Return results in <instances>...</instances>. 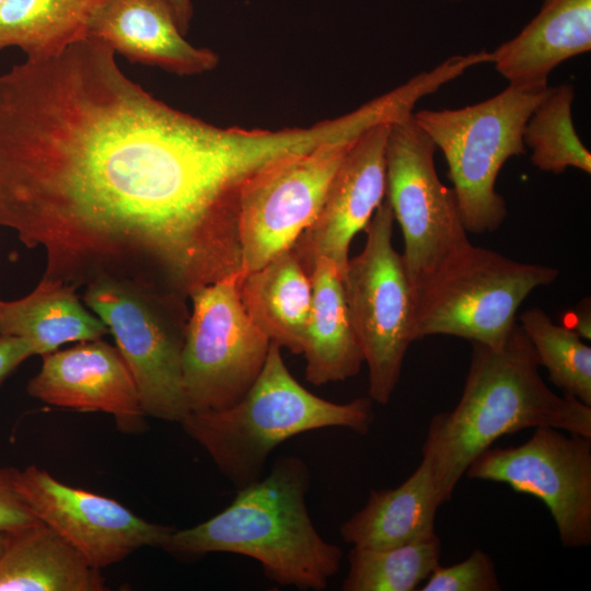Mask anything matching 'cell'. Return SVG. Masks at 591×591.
I'll return each instance as SVG.
<instances>
[{
    "instance_id": "13",
    "label": "cell",
    "mask_w": 591,
    "mask_h": 591,
    "mask_svg": "<svg viewBox=\"0 0 591 591\" xmlns=\"http://www.w3.org/2000/svg\"><path fill=\"white\" fill-rule=\"evenodd\" d=\"M14 483L34 514L100 570L141 547H161L175 530L148 522L112 498L66 485L34 465L16 468Z\"/></svg>"
},
{
    "instance_id": "32",
    "label": "cell",
    "mask_w": 591,
    "mask_h": 591,
    "mask_svg": "<svg viewBox=\"0 0 591 591\" xmlns=\"http://www.w3.org/2000/svg\"><path fill=\"white\" fill-rule=\"evenodd\" d=\"M12 533L0 532V556L5 551Z\"/></svg>"
},
{
    "instance_id": "25",
    "label": "cell",
    "mask_w": 591,
    "mask_h": 591,
    "mask_svg": "<svg viewBox=\"0 0 591 591\" xmlns=\"http://www.w3.org/2000/svg\"><path fill=\"white\" fill-rule=\"evenodd\" d=\"M573 99L571 84L549 86L525 124L523 142L532 150V164L541 171L560 174L575 167L591 173V153L572 121Z\"/></svg>"
},
{
    "instance_id": "3",
    "label": "cell",
    "mask_w": 591,
    "mask_h": 591,
    "mask_svg": "<svg viewBox=\"0 0 591 591\" xmlns=\"http://www.w3.org/2000/svg\"><path fill=\"white\" fill-rule=\"evenodd\" d=\"M310 471L296 455L237 488L232 502L195 526L174 530L161 548L177 556L233 553L257 560L281 586L323 590L337 573L343 551L316 531L306 507Z\"/></svg>"
},
{
    "instance_id": "11",
    "label": "cell",
    "mask_w": 591,
    "mask_h": 591,
    "mask_svg": "<svg viewBox=\"0 0 591 591\" xmlns=\"http://www.w3.org/2000/svg\"><path fill=\"white\" fill-rule=\"evenodd\" d=\"M355 140H331L286 157L248 182L239 216L242 276L292 247L317 216Z\"/></svg>"
},
{
    "instance_id": "28",
    "label": "cell",
    "mask_w": 591,
    "mask_h": 591,
    "mask_svg": "<svg viewBox=\"0 0 591 591\" xmlns=\"http://www.w3.org/2000/svg\"><path fill=\"white\" fill-rule=\"evenodd\" d=\"M16 468H0V532L15 533L43 522L24 502L16 490Z\"/></svg>"
},
{
    "instance_id": "22",
    "label": "cell",
    "mask_w": 591,
    "mask_h": 591,
    "mask_svg": "<svg viewBox=\"0 0 591 591\" xmlns=\"http://www.w3.org/2000/svg\"><path fill=\"white\" fill-rule=\"evenodd\" d=\"M106 333L105 323L83 308L74 288L56 279L43 278L26 297L1 305L0 334L25 339L34 355L50 354L69 341L99 339Z\"/></svg>"
},
{
    "instance_id": "1",
    "label": "cell",
    "mask_w": 591,
    "mask_h": 591,
    "mask_svg": "<svg viewBox=\"0 0 591 591\" xmlns=\"http://www.w3.org/2000/svg\"><path fill=\"white\" fill-rule=\"evenodd\" d=\"M260 165L251 129L154 97L95 38L0 73V225L45 252L44 278L189 298L236 270Z\"/></svg>"
},
{
    "instance_id": "16",
    "label": "cell",
    "mask_w": 591,
    "mask_h": 591,
    "mask_svg": "<svg viewBox=\"0 0 591 591\" xmlns=\"http://www.w3.org/2000/svg\"><path fill=\"white\" fill-rule=\"evenodd\" d=\"M88 37L130 60L187 77L213 70L219 56L192 45L181 32L170 0H106Z\"/></svg>"
},
{
    "instance_id": "19",
    "label": "cell",
    "mask_w": 591,
    "mask_h": 591,
    "mask_svg": "<svg viewBox=\"0 0 591 591\" xmlns=\"http://www.w3.org/2000/svg\"><path fill=\"white\" fill-rule=\"evenodd\" d=\"M441 505L432 472L421 461L399 486L371 490L364 507L343 523L340 535L359 548L405 544L434 532Z\"/></svg>"
},
{
    "instance_id": "24",
    "label": "cell",
    "mask_w": 591,
    "mask_h": 591,
    "mask_svg": "<svg viewBox=\"0 0 591 591\" xmlns=\"http://www.w3.org/2000/svg\"><path fill=\"white\" fill-rule=\"evenodd\" d=\"M441 542L436 532L387 548L352 547L345 591H414L440 565Z\"/></svg>"
},
{
    "instance_id": "34",
    "label": "cell",
    "mask_w": 591,
    "mask_h": 591,
    "mask_svg": "<svg viewBox=\"0 0 591 591\" xmlns=\"http://www.w3.org/2000/svg\"><path fill=\"white\" fill-rule=\"evenodd\" d=\"M2 1H3V0H0V4H1Z\"/></svg>"
},
{
    "instance_id": "26",
    "label": "cell",
    "mask_w": 591,
    "mask_h": 591,
    "mask_svg": "<svg viewBox=\"0 0 591 591\" xmlns=\"http://www.w3.org/2000/svg\"><path fill=\"white\" fill-rule=\"evenodd\" d=\"M519 325L549 380L591 406V347L572 328L555 324L540 308L524 311Z\"/></svg>"
},
{
    "instance_id": "20",
    "label": "cell",
    "mask_w": 591,
    "mask_h": 591,
    "mask_svg": "<svg viewBox=\"0 0 591 591\" xmlns=\"http://www.w3.org/2000/svg\"><path fill=\"white\" fill-rule=\"evenodd\" d=\"M240 292L247 315L267 338L301 354L312 285L294 252L287 250L242 276Z\"/></svg>"
},
{
    "instance_id": "30",
    "label": "cell",
    "mask_w": 591,
    "mask_h": 591,
    "mask_svg": "<svg viewBox=\"0 0 591 591\" xmlns=\"http://www.w3.org/2000/svg\"><path fill=\"white\" fill-rule=\"evenodd\" d=\"M170 3L181 32L186 35L194 15L193 0H170Z\"/></svg>"
},
{
    "instance_id": "15",
    "label": "cell",
    "mask_w": 591,
    "mask_h": 591,
    "mask_svg": "<svg viewBox=\"0 0 591 591\" xmlns=\"http://www.w3.org/2000/svg\"><path fill=\"white\" fill-rule=\"evenodd\" d=\"M27 392L53 406L111 414L117 429L126 433L147 427V415L126 362L117 348L101 338L44 355Z\"/></svg>"
},
{
    "instance_id": "29",
    "label": "cell",
    "mask_w": 591,
    "mask_h": 591,
    "mask_svg": "<svg viewBox=\"0 0 591 591\" xmlns=\"http://www.w3.org/2000/svg\"><path fill=\"white\" fill-rule=\"evenodd\" d=\"M31 356H34V352L25 339L0 334V385L19 364Z\"/></svg>"
},
{
    "instance_id": "10",
    "label": "cell",
    "mask_w": 591,
    "mask_h": 591,
    "mask_svg": "<svg viewBox=\"0 0 591 591\" xmlns=\"http://www.w3.org/2000/svg\"><path fill=\"white\" fill-rule=\"evenodd\" d=\"M465 474L540 499L555 521L563 546L591 544L590 437L538 427L520 445L486 449Z\"/></svg>"
},
{
    "instance_id": "8",
    "label": "cell",
    "mask_w": 591,
    "mask_h": 591,
    "mask_svg": "<svg viewBox=\"0 0 591 591\" xmlns=\"http://www.w3.org/2000/svg\"><path fill=\"white\" fill-rule=\"evenodd\" d=\"M436 150L413 113L390 124L385 197L402 230L414 293L472 245L456 196L436 171Z\"/></svg>"
},
{
    "instance_id": "27",
    "label": "cell",
    "mask_w": 591,
    "mask_h": 591,
    "mask_svg": "<svg viewBox=\"0 0 591 591\" xmlns=\"http://www.w3.org/2000/svg\"><path fill=\"white\" fill-rule=\"evenodd\" d=\"M500 583L491 557L474 549L463 561L452 566L438 565L425 580L421 591H498Z\"/></svg>"
},
{
    "instance_id": "33",
    "label": "cell",
    "mask_w": 591,
    "mask_h": 591,
    "mask_svg": "<svg viewBox=\"0 0 591 591\" xmlns=\"http://www.w3.org/2000/svg\"><path fill=\"white\" fill-rule=\"evenodd\" d=\"M2 301H0V311H1Z\"/></svg>"
},
{
    "instance_id": "4",
    "label": "cell",
    "mask_w": 591,
    "mask_h": 591,
    "mask_svg": "<svg viewBox=\"0 0 591 591\" xmlns=\"http://www.w3.org/2000/svg\"><path fill=\"white\" fill-rule=\"evenodd\" d=\"M373 419L370 397L335 403L302 386L287 368L281 347L270 341L263 369L240 401L223 409L189 412L179 424L241 488L262 477L268 455L281 442L327 427L366 434Z\"/></svg>"
},
{
    "instance_id": "2",
    "label": "cell",
    "mask_w": 591,
    "mask_h": 591,
    "mask_svg": "<svg viewBox=\"0 0 591 591\" xmlns=\"http://www.w3.org/2000/svg\"><path fill=\"white\" fill-rule=\"evenodd\" d=\"M456 406L429 421L421 454L442 503L467 467L505 434L552 427L591 438V406L554 393L540 375L536 352L517 324L498 346L472 343Z\"/></svg>"
},
{
    "instance_id": "14",
    "label": "cell",
    "mask_w": 591,
    "mask_h": 591,
    "mask_svg": "<svg viewBox=\"0 0 591 591\" xmlns=\"http://www.w3.org/2000/svg\"><path fill=\"white\" fill-rule=\"evenodd\" d=\"M391 123L378 124L355 140L331 182L317 216L292 245L309 276L320 257L333 262L343 276L354 236L366 229L384 200Z\"/></svg>"
},
{
    "instance_id": "5",
    "label": "cell",
    "mask_w": 591,
    "mask_h": 591,
    "mask_svg": "<svg viewBox=\"0 0 591 591\" xmlns=\"http://www.w3.org/2000/svg\"><path fill=\"white\" fill-rule=\"evenodd\" d=\"M549 86L509 84L490 99L456 109L414 112L417 125L442 152L467 232L497 230L507 216L496 181L503 164L526 153L525 124Z\"/></svg>"
},
{
    "instance_id": "21",
    "label": "cell",
    "mask_w": 591,
    "mask_h": 591,
    "mask_svg": "<svg viewBox=\"0 0 591 591\" xmlns=\"http://www.w3.org/2000/svg\"><path fill=\"white\" fill-rule=\"evenodd\" d=\"M100 569L50 526L12 533L0 556V591H102Z\"/></svg>"
},
{
    "instance_id": "12",
    "label": "cell",
    "mask_w": 591,
    "mask_h": 591,
    "mask_svg": "<svg viewBox=\"0 0 591 591\" xmlns=\"http://www.w3.org/2000/svg\"><path fill=\"white\" fill-rule=\"evenodd\" d=\"M155 299L106 278L89 283L83 297L114 336L144 414L181 422L190 412L182 371L185 331L164 321L153 303Z\"/></svg>"
},
{
    "instance_id": "18",
    "label": "cell",
    "mask_w": 591,
    "mask_h": 591,
    "mask_svg": "<svg viewBox=\"0 0 591 591\" xmlns=\"http://www.w3.org/2000/svg\"><path fill=\"white\" fill-rule=\"evenodd\" d=\"M310 278L312 302L301 354L306 362V380L318 386L355 376L364 358L336 265L320 257Z\"/></svg>"
},
{
    "instance_id": "23",
    "label": "cell",
    "mask_w": 591,
    "mask_h": 591,
    "mask_svg": "<svg viewBox=\"0 0 591 591\" xmlns=\"http://www.w3.org/2000/svg\"><path fill=\"white\" fill-rule=\"evenodd\" d=\"M106 0H3L0 50L21 49L27 59L59 55L88 37L90 24Z\"/></svg>"
},
{
    "instance_id": "6",
    "label": "cell",
    "mask_w": 591,
    "mask_h": 591,
    "mask_svg": "<svg viewBox=\"0 0 591 591\" xmlns=\"http://www.w3.org/2000/svg\"><path fill=\"white\" fill-rule=\"evenodd\" d=\"M558 275L557 268L472 244L415 291V340L449 335L498 346L517 325V311L526 297Z\"/></svg>"
},
{
    "instance_id": "9",
    "label": "cell",
    "mask_w": 591,
    "mask_h": 591,
    "mask_svg": "<svg viewBox=\"0 0 591 591\" xmlns=\"http://www.w3.org/2000/svg\"><path fill=\"white\" fill-rule=\"evenodd\" d=\"M241 271L196 290L185 326L184 390L190 412L218 410L240 401L258 376L270 340L241 300Z\"/></svg>"
},
{
    "instance_id": "7",
    "label": "cell",
    "mask_w": 591,
    "mask_h": 591,
    "mask_svg": "<svg viewBox=\"0 0 591 591\" xmlns=\"http://www.w3.org/2000/svg\"><path fill=\"white\" fill-rule=\"evenodd\" d=\"M394 215L386 197L363 230V250L343 275L351 322L369 370V397L386 405L415 341V298L404 259L393 245Z\"/></svg>"
},
{
    "instance_id": "17",
    "label": "cell",
    "mask_w": 591,
    "mask_h": 591,
    "mask_svg": "<svg viewBox=\"0 0 591 591\" xmlns=\"http://www.w3.org/2000/svg\"><path fill=\"white\" fill-rule=\"evenodd\" d=\"M590 49L591 0H544L519 34L491 51V63L511 85L543 86L557 66Z\"/></svg>"
},
{
    "instance_id": "31",
    "label": "cell",
    "mask_w": 591,
    "mask_h": 591,
    "mask_svg": "<svg viewBox=\"0 0 591 591\" xmlns=\"http://www.w3.org/2000/svg\"><path fill=\"white\" fill-rule=\"evenodd\" d=\"M581 305L575 311V324L572 328L582 339H591V318H590V302L580 303Z\"/></svg>"
}]
</instances>
